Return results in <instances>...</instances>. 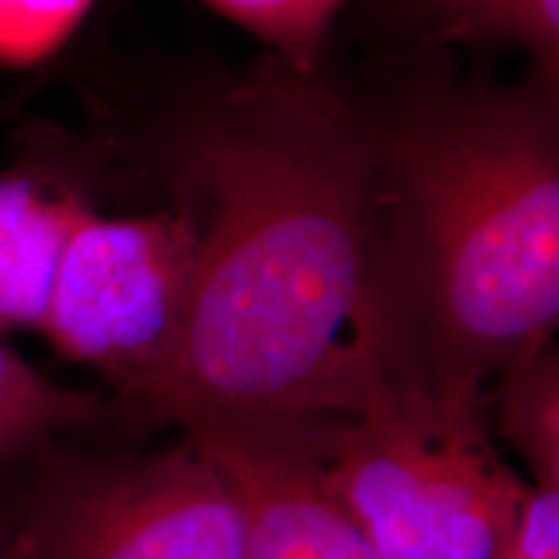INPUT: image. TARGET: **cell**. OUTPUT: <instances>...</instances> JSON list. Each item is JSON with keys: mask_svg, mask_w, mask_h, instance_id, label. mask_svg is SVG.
I'll return each instance as SVG.
<instances>
[{"mask_svg": "<svg viewBox=\"0 0 559 559\" xmlns=\"http://www.w3.org/2000/svg\"><path fill=\"white\" fill-rule=\"evenodd\" d=\"M86 210L45 181L0 174V334L41 330L68 243Z\"/></svg>", "mask_w": 559, "mask_h": 559, "instance_id": "obj_7", "label": "cell"}, {"mask_svg": "<svg viewBox=\"0 0 559 559\" xmlns=\"http://www.w3.org/2000/svg\"><path fill=\"white\" fill-rule=\"evenodd\" d=\"M107 415L109 404L99 394L39 373L0 337V472L62 432L91 428Z\"/></svg>", "mask_w": 559, "mask_h": 559, "instance_id": "obj_8", "label": "cell"}, {"mask_svg": "<svg viewBox=\"0 0 559 559\" xmlns=\"http://www.w3.org/2000/svg\"><path fill=\"white\" fill-rule=\"evenodd\" d=\"M194 264L198 234L185 210L132 218L86 210L39 332L145 404L185 326Z\"/></svg>", "mask_w": 559, "mask_h": 559, "instance_id": "obj_5", "label": "cell"}, {"mask_svg": "<svg viewBox=\"0 0 559 559\" xmlns=\"http://www.w3.org/2000/svg\"><path fill=\"white\" fill-rule=\"evenodd\" d=\"M179 158L198 264L145 407L179 428L353 419L381 296L376 138L280 62L210 104Z\"/></svg>", "mask_w": 559, "mask_h": 559, "instance_id": "obj_1", "label": "cell"}, {"mask_svg": "<svg viewBox=\"0 0 559 559\" xmlns=\"http://www.w3.org/2000/svg\"><path fill=\"white\" fill-rule=\"evenodd\" d=\"M340 425L205 419L181 428L234 492L241 559H379L334 489Z\"/></svg>", "mask_w": 559, "mask_h": 559, "instance_id": "obj_6", "label": "cell"}, {"mask_svg": "<svg viewBox=\"0 0 559 559\" xmlns=\"http://www.w3.org/2000/svg\"><path fill=\"white\" fill-rule=\"evenodd\" d=\"M210 9L247 29L277 55L285 68L313 73L334 19L349 0H205Z\"/></svg>", "mask_w": 559, "mask_h": 559, "instance_id": "obj_11", "label": "cell"}, {"mask_svg": "<svg viewBox=\"0 0 559 559\" xmlns=\"http://www.w3.org/2000/svg\"><path fill=\"white\" fill-rule=\"evenodd\" d=\"M94 0H0V62L26 66L52 55Z\"/></svg>", "mask_w": 559, "mask_h": 559, "instance_id": "obj_12", "label": "cell"}, {"mask_svg": "<svg viewBox=\"0 0 559 559\" xmlns=\"http://www.w3.org/2000/svg\"><path fill=\"white\" fill-rule=\"evenodd\" d=\"M495 559H559V489L528 481L513 534Z\"/></svg>", "mask_w": 559, "mask_h": 559, "instance_id": "obj_13", "label": "cell"}, {"mask_svg": "<svg viewBox=\"0 0 559 559\" xmlns=\"http://www.w3.org/2000/svg\"><path fill=\"white\" fill-rule=\"evenodd\" d=\"M430 37L495 41L534 55L539 73L557 79L559 0H409Z\"/></svg>", "mask_w": 559, "mask_h": 559, "instance_id": "obj_10", "label": "cell"}, {"mask_svg": "<svg viewBox=\"0 0 559 559\" xmlns=\"http://www.w3.org/2000/svg\"><path fill=\"white\" fill-rule=\"evenodd\" d=\"M0 559H5V551H3V539H0Z\"/></svg>", "mask_w": 559, "mask_h": 559, "instance_id": "obj_14", "label": "cell"}, {"mask_svg": "<svg viewBox=\"0 0 559 559\" xmlns=\"http://www.w3.org/2000/svg\"><path fill=\"white\" fill-rule=\"evenodd\" d=\"M498 432L531 472V485L559 489V355L555 342L508 368L485 394Z\"/></svg>", "mask_w": 559, "mask_h": 559, "instance_id": "obj_9", "label": "cell"}, {"mask_svg": "<svg viewBox=\"0 0 559 559\" xmlns=\"http://www.w3.org/2000/svg\"><path fill=\"white\" fill-rule=\"evenodd\" d=\"M555 83L443 96L376 140L381 290L466 407L557 330Z\"/></svg>", "mask_w": 559, "mask_h": 559, "instance_id": "obj_2", "label": "cell"}, {"mask_svg": "<svg viewBox=\"0 0 559 559\" xmlns=\"http://www.w3.org/2000/svg\"><path fill=\"white\" fill-rule=\"evenodd\" d=\"M330 474L379 559H495L528 479L502 461L485 409L445 396L407 347H370L358 415L334 430Z\"/></svg>", "mask_w": 559, "mask_h": 559, "instance_id": "obj_3", "label": "cell"}, {"mask_svg": "<svg viewBox=\"0 0 559 559\" xmlns=\"http://www.w3.org/2000/svg\"><path fill=\"white\" fill-rule=\"evenodd\" d=\"M45 449L0 519L5 559H241L234 492L187 436L148 453Z\"/></svg>", "mask_w": 559, "mask_h": 559, "instance_id": "obj_4", "label": "cell"}]
</instances>
